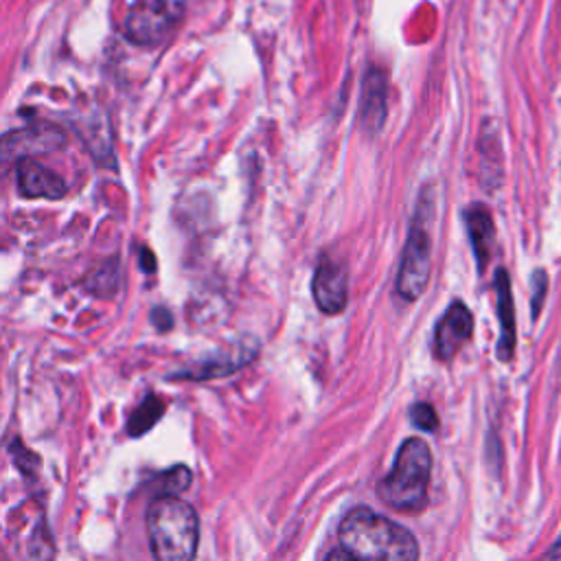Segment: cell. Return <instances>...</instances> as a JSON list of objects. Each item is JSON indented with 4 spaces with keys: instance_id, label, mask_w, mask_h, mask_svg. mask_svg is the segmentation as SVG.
<instances>
[{
    "instance_id": "1",
    "label": "cell",
    "mask_w": 561,
    "mask_h": 561,
    "mask_svg": "<svg viewBox=\"0 0 561 561\" xmlns=\"http://www.w3.org/2000/svg\"><path fill=\"white\" fill-rule=\"evenodd\" d=\"M337 541L355 559L412 561L419 557V543L408 528L366 506L346 513L337 528Z\"/></svg>"
},
{
    "instance_id": "2",
    "label": "cell",
    "mask_w": 561,
    "mask_h": 561,
    "mask_svg": "<svg viewBox=\"0 0 561 561\" xmlns=\"http://www.w3.org/2000/svg\"><path fill=\"white\" fill-rule=\"evenodd\" d=\"M147 539L151 554L160 561H188L197 554L199 517L195 508L175 493L158 495L147 508Z\"/></svg>"
},
{
    "instance_id": "3",
    "label": "cell",
    "mask_w": 561,
    "mask_h": 561,
    "mask_svg": "<svg viewBox=\"0 0 561 561\" xmlns=\"http://www.w3.org/2000/svg\"><path fill=\"white\" fill-rule=\"evenodd\" d=\"M432 476V451L423 438H408L388 471L377 484L379 500L399 513H421L427 506Z\"/></svg>"
},
{
    "instance_id": "4",
    "label": "cell",
    "mask_w": 561,
    "mask_h": 561,
    "mask_svg": "<svg viewBox=\"0 0 561 561\" xmlns=\"http://www.w3.org/2000/svg\"><path fill=\"white\" fill-rule=\"evenodd\" d=\"M432 221H434V195L423 191L416 202V210L408 230L403 245L399 272H397V294L405 300H416L425 291L432 272Z\"/></svg>"
},
{
    "instance_id": "5",
    "label": "cell",
    "mask_w": 561,
    "mask_h": 561,
    "mask_svg": "<svg viewBox=\"0 0 561 561\" xmlns=\"http://www.w3.org/2000/svg\"><path fill=\"white\" fill-rule=\"evenodd\" d=\"M184 9V0H134L123 20V33L138 46H158L173 35Z\"/></svg>"
},
{
    "instance_id": "6",
    "label": "cell",
    "mask_w": 561,
    "mask_h": 561,
    "mask_svg": "<svg viewBox=\"0 0 561 561\" xmlns=\"http://www.w3.org/2000/svg\"><path fill=\"white\" fill-rule=\"evenodd\" d=\"M313 302L322 313L335 316L346 309L348 302V270L337 259L324 254L311 278Z\"/></svg>"
},
{
    "instance_id": "7",
    "label": "cell",
    "mask_w": 561,
    "mask_h": 561,
    "mask_svg": "<svg viewBox=\"0 0 561 561\" xmlns=\"http://www.w3.org/2000/svg\"><path fill=\"white\" fill-rule=\"evenodd\" d=\"M473 333V316L465 302L454 300L443 313L434 331V355L440 362H449L469 342Z\"/></svg>"
},
{
    "instance_id": "8",
    "label": "cell",
    "mask_w": 561,
    "mask_h": 561,
    "mask_svg": "<svg viewBox=\"0 0 561 561\" xmlns=\"http://www.w3.org/2000/svg\"><path fill=\"white\" fill-rule=\"evenodd\" d=\"M66 145V134L55 125H31L15 129L2 140V156L9 158H35L39 153L55 151Z\"/></svg>"
},
{
    "instance_id": "9",
    "label": "cell",
    "mask_w": 561,
    "mask_h": 561,
    "mask_svg": "<svg viewBox=\"0 0 561 561\" xmlns=\"http://www.w3.org/2000/svg\"><path fill=\"white\" fill-rule=\"evenodd\" d=\"M18 188L24 197L35 199H61L68 191V184L61 175L44 167L33 158H20L15 164Z\"/></svg>"
},
{
    "instance_id": "10",
    "label": "cell",
    "mask_w": 561,
    "mask_h": 561,
    "mask_svg": "<svg viewBox=\"0 0 561 561\" xmlns=\"http://www.w3.org/2000/svg\"><path fill=\"white\" fill-rule=\"evenodd\" d=\"M495 298H497V320H500V340H497V357L502 362H508L515 351V307H513V296H511V280L506 270L495 272Z\"/></svg>"
},
{
    "instance_id": "11",
    "label": "cell",
    "mask_w": 561,
    "mask_h": 561,
    "mask_svg": "<svg viewBox=\"0 0 561 561\" xmlns=\"http://www.w3.org/2000/svg\"><path fill=\"white\" fill-rule=\"evenodd\" d=\"M465 224H467V232H469V241H471V250L473 256L478 261V270L484 272V267L491 261L493 248H495V226H493V217L486 210V206L482 204H473L465 210Z\"/></svg>"
},
{
    "instance_id": "12",
    "label": "cell",
    "mask_w": 561,
    "mask_h": 561,
    "mask_svg": "<svg viewBox=\"0 0 561 561\" xmlns=\"http://www.w3.org/2000/svg\"><path fill=\"white\" fill-rule=\"evenodd\" d=\"M386 77L377 68L366 75L359 105V121L366 134L375 136L386 118Z\"/></svg>"
},
{
    "instance_id": "13",
    "label": "cell",
    "mask_w": 561,
    "mask_h": 561,
    "mask_svg": "<svg viewBox=\"0 0 561 561\" xmlns=\"http://www.w3.org/2000/svg\"><path fill=\"white\" fill-rule=\"evenodd\" d=\"M256 355V348H245V346H239L237 351H232L226 359H219L217 355L208 357L206 362H202L199 366H195L193 370H186V373H178V375H171L173 379H213V377H221L226 373H232V370H239L243 364H248L252 357Z\"/></svg>"
},
{
    "instance_id": "14",
    "label": "cell",
    "mask_w": 561,
    "mask_h": 561,
    "mask_svg": "<svg viewBox=\"0 0 561 561\" xmlns=\"http://www.w3.org/2000/svg\"><path fill=\"white\" fill-rule=\"evenodd\" d=\"M167 410V401L158 394H147L142 399V403L131 412L129 421H127V434L129 436H142L147 434L164 414Z\"/></svg>"
},
{
    "instance_id": "15",
    "label": "cell",
    "mask_w": 561,
    "mask_h": 561,
    "mask_svg": "<svg viewBox=\"0 0 561 561\" xmlns=\"http://www.w3.org/2000/svg\"><path fill=\"white\" fill-rule=\"evenodd\" d=\"M410 421L421 427L423 432H436L438 430V414L430 403H414L410 408Z\"/></svg>"
},
{
    "instance_id": "16",
    "label": "cell",
    "mask_w": 561,
    "mask_h": 561,
    "mask_svg": "<svg viewBox=\"0 0 561 561\" xmlns=\"http://www.w3.org/2000/svg\"><path fill=\"white\" fill-rule=\"evenodd\" d=\"M162 482H164V491H167V493H180V491L188 489V484H191V471H188V467L178 465V467L169 469V471L162 476Z\"/></svg>"
},
{
    "instance_id": "17",
    "label": "cell",
    "mask_w": 561,
    "mask_h": 561,
    "mask_svg": "<svg viewBox=\"0 0 561 561\" xmlns=\"http://www.w3.org/2000/svg\"><path fill=\"white\" fill-rule=\"evenodd\" d=\"M151 322L158 327V331H169V329H171V324H173V318L169 316V311H167V309L158 307V309H153V311H151Z\"/></svg>"
},
{
    "instance_id": "18",
    "label": "cell",
    "mask_w": 561,
    "mask_h": 561,
    "mask_svg": "<svg viewBox=\"0 0 561 561\" xmlns=\"http://www.w3.org/2000/svg\"><path fill=\"white\" fill-rule=\"evenodd\" d=\"M537 278H539V289H537V294H533V318H537V313L541 309V302H543L546 287H548V280H546L543 272H537Z\"/></svg>"
},
{
    "instance_id": "19",
    "label": "cell",
    "mask_w": 561,
    "mask_h": 561,
    "mask_svg": "<svg viewBox=\"0 0 561 561\" xmlns=\"http://www.w3.org/2000/svg\"><path fill=\"white\" fill-rule=\"evenodd\" d=\"M543 559H561V537L543 552Z\"/></svg>"
},
{
    "instance_id": "20",
    "label": "cell",
    "mask_w": 561,
    "mask_h": 561,
    "mask_svg": "<svg viewBox=\"0 0 561 561\" xmlns=\"http://www.w3.org/2000/svg\"><path fill=\"white\" fill-rule=\"evenodd\" d=\"M140 252H142V256H145V261H142L145 272H153V270H156V259H153V254H151L147 248H142Z\"/></svg>"
}]
</instances>
